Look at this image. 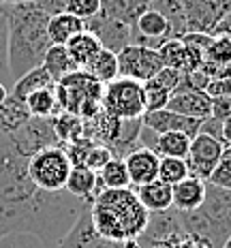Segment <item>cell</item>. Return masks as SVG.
Masks as SVG:
<instances>
[{"instance_id":"4dcf8cb0","label":"cell","mask_w":231,"mask_h":248,"mask_svg":"<svg viewBox=\"0 0 231 248\" xmlns=\"http://www.w3.org/2000/svg\"><path fill=\"white\" fill-rule=\"evenodd\" d=\"M146 90V103H148V111H158V109H167L169 99L173 96V92L163 84L158 77H152L143 84Z\"/></svg>"},{"instance_id":"b9f144b4","label":"cell","mask_w":231,"mask_h":248,"mask_svg":"<svg viewBox=\"0 0 231 248\" xmlns=\"http://www.w3.org/2000/svg\"><path fill=\"white\" fill-rule=\"evenodd\" d=\"M24 2H34V0H0V7H4V4H24Z\"/></svg>"},{"instance_id":"74e56055","label":"cell","mask_w":231,"mask_h":248,"mask_svg":"<svg viewBox=\"0 0 231 248\" xmlns=\"http://www.w3.org/2000/svg\"><path fill=\"white\" fill-rule=\"evenodd\" d=\"M205 92H208L210 96H231V77L210 81V86H208Z\"/></svg>"},{"instance_id":"2e32d148","label":"cell","mask_w":231,"mask_h":248,"mask_svg":"<svg viewBox=\"0 0 231 248\" xmlns=\"http://www.w3.org/2000/svg\"><path fill=\"white\" fill-rule=\"evenodd\" d=\"M128 178H131L133 188H139L143 184H150L154 180H158V165H161V156L154 154L148 148H137L133 152H128L124 156Z\"/></svg>"},{"instance_id":"44dd1931","label":"cell","mask_w":231,"mask_h":248,"mask_svg":"<svg viewBox=\"0 0 231 248\" xmlns=\"http://www.w3.org/2000/svg\"><path fill=\"white\" fill-rule=\"evenodd\" d=\"M66 193H71L73 197L92 203V199L101 193L99 186V173L92 171L88 167H73L69 180H66Z\"/></svg>"},{"instance_id":"7bdbcfd3","label":"cell","mask_w":231,"mask_h":248,"mask_svg":"<svg viewBox=\"0 0 231 248\" xmlns=\"http://www.w3.org/2000/svg\"><path fill=\"white\" fill-rule=\"evenodd\" d=\"M223 248H231V235L227 237V242H225V244H223Z\"/></svg>"},{"instance_id":"d6986e66","label":"cell","mask_w":231,"mask_h":248,"mask_svg":"<svg viewBox=\"0 0 231 248\" xmlns=\"http://www.w3.org/2000/svg\"><path fill=\"white\" fill-rule=\"evenodd\" d=\"M154 0H103L101 13L105 17H111L124 26H135L141 13H146L152 7Z\"/></svg>"},{"instance_id":"6da1fadb","label":"cell","mask_w":231,"mask_h":248,"mask_svg":"<svg viewBox=\"0 0 231 248\" xmlns=\"http://www.w3.org/2000/svg\"><path fill=\"white\" fill-rule=\"evenodd\" d=\"M28 158L11 135H0V240L28 233L45 248H58L90 203L66 190L47 193L28 175Z\"/></svg>"},{"instance_id":"277c9868","label":"cell","mask_w":231,"mask_h":248,"mask_svg":"<svg viewBox=\"0 0 231 248\" xmlns=\"http://www.w3.org/2000/svg\"><path fill=\"white\" fill-rule=\"evenodd\" d=\"M184 229L210 248H223L231 235V190L208 184L201 208L195 212H180Z\"/></svg>"},{"instance_id":"9c48e42d","label":"cell","mask_w":231,"mask_h":248,"mask_svg":"<svg viewBox=\"0 0 231 248\" xmlns=\"http://www.w3.org/2000/svg\"><path fill=\"white\" fill-rule=\"evenodd\" d=\"M161 71L163 60L156 49L131 43L118 51V73H120V77H128V79L146 84L148 79L156 77Z\"/></svg>"},{"instance_id":"30bf717a","label":"cell","mask_w":231,"mask_h":248,"mask_svg":"<svg viewBox=\"0 0 231 248\" xmlns=\"http://www.w3.org/2000/svg\"><path fill=\"white\" fill-rule=\"evenodd\" d=\"M188 32L212 34L231 13V0H180Z\"/></svg>"},{"instance_id":"f546056e","label":"cell","mask_w":231,"mask_h":248,"mask_svg":"<svg viewBox=\"0 0 231 248\" xmlns=\"http://www.w3.org/2000/svg\"><path fill=\"white\" fill-rule=\"evenodd\" d=\"M188 175H191V169H188V163L184 158H161V165H158V180L161 182L176 186L182 180H186Z\"/></svg>"},{"instance_id":"836d02e7","label":"cell","mask_w":231,"mask_h":248,"mask_svg":"<svg viewBox=\"0 0 231 248\" xmlns=\"http://www.w3.org/2000/svg\"><path fill=\"white\" fill-rule=\"evenodd\" d=\"M111 158H114V152H111L107 146H103V143H92V146L88 148V152H86L84 165H81V167H88V169H92V171L99 173Z\"/></svg>"},{"instance_id":"e575fe53","label":"cell","mask_w":231,"mask_h":248,"mask_svg":"<svg viewBox=\"0 0 231 248\" xmlns=\"http://www.w3.org/2000/svg\"><path fill=\"white\" fill-rule=\"evenodd\" d=\"M101 4L103 0H69L66 2V13L88 22V19L96 17L101 13Z\"/></svg>"},{"instance_id":"8fae6325","label":"cell","mask_w":231,"mask_h":248,"mask_svg":"<svg viewBox=\"0 0 231 248\" xmlns=\"http://www.w3.org/2000/svg\"><path fill=\"white\" fill-rule=\"evenodd\" d=\"M171 39H178L171 22L167 19V15H163L154 7H150L146 13H141L139 19L133 26V43L135 45H143V47L158 51L161 45H165Z\"/></svg>"},{"instance_id":"d4e9b609","label":"cell","mask_w":231,"mask_h":248,"mask_svg":"<svg viewBox=\"0 0 231 248\" xmlns=\"http://www.w3.org/2000/svg\"><path fill=\"white\" fill-rule=\"evenodd\" d=\"M41 66H43V69L49 73V77L54 79V84H58V81L64 79L66 75L79 71L75 66V62L71 60L66 45H51V47L47 49V54H45L43 64H41Z\"/></svg>"},{"instance_id":"5b68a950","label":"cell","mask_w":231,"mask_h":248,"mask_svg":"<svg viewBox=\"0 0 231 248\" xmlns=\"http://www.w3.org/2000/svg\"><path fill=\"white\" fill-rule=\"evenodd\" d=\"M103 90H105V86L86 71H75L56 84V96H58L60 109L73 113L81 120H90L103 111Z\"/></svg>"},{"instance_id":"7c38bea8","label":"cell","mask_w":231,"mask_h":248,"mask_svg":"<svg viewBox=\"0 0 231 248\" xmlns=\"http://www.w3.org/2000/svg\"><path fill=\"white\" fill-rule=\"evenodd\" d=\"M225 148L227 146H225L220 139L208 135V133H197V135L191 139V150H188V156H186L191 175L201 178L208 182L214 167L218 165L220 156H223Z\"/></svg>"},{"instance_id":"9a60e30c","label":"cell","mask_w":231,"mask_h":248,"mask_svg":"<svg viewBox=\"0 0 231 248\" xmlns=\"http://www.w3.org/2000/svg\"><path fill=\"white\" fill-rule=\"evenodd\" d=\"M205 120H195V118L180 116L176 111L169 109H158V111H146V116L141 118V124L146 128L154 131L156 135L161 133H186L188 137H195L201 131V124Z\"/></svg>"},{"instance_id":"7a4b0ae2","label":"cell","mask_w":231,"mask_h":248,"mask_svg":"<svg viewBox=\"0 0 231 248\" xmlns=\"http://www.w3.org/2000/svg\"><path fill=\"white\" fill-rule=\"evenodd\" d=\"M0 13L7 24V69L15 84L19 77L43 64L51 47L47 34L49 15L37 2L4 4Z\"/></svg>"},{"instance_id":"60d3db41","label":"cell","mask_w":231,"mask_h":248,"mask_svg":"<svg viewBox=\"0 0 231 248\" xmlns=\"http://www.w3.org/2000/svg\"><path fill=\"white\" fill-rule=\"evenodd\" d=\"M9 96H11V86L4 84V81H0V107L9 101Z\"/></svg>"},{"instance_id":"4fadbf2b","label":"cell","mask_w":231,"mask_h":248,"mask_svg":"<svg viewBox=\"0 0 231 248\" xmlns=\"http://www.w3.org/2000/svg\"><path fill=\"white\" fill-rule=\"evenodd\" d=\"M58 248H141V242L135 240V242L120 244V242H109L105 237H101L94 231V227H92L90 214L86 210L81 214V218L77 220V225L73 227V231L64 237Z\"/></svg>"},{"instance_id":"f1b7e54d","label":"cell","mask_w":231,"mask_h":248,"mask_svg":"<svg viewBox=\"0 0 231 248\" xmlns=\"http://www.w3.org/2000/svg\"><path fill=\"white\" fill-rule=\"evenodd\" d=\"M51 124H54V131H56V135H58L62 146L73 143L77 139L84 137V120L73 116V113L60 111L56 118H51Z\"/></svg>"},{"instance_id":"ffe728a7","label":"cell","mask_w":231,"mask_h":248,"mask_svg":"<svg viewBox=\"0 0 231 248\" xmlns=\"http://www.w3.org/2000/svg\"><path fill=\"white\" fill-rule=\"evenodd\" d=\"M135 193L139 197L141 205L150 214H161V212L173 208V186L161 182V180L139 186V188H135Z\"/></svg>"},{"instance_id":"7402d4cb","label":"cell","mask_w":231,"mask_h":248,"mask_svg":"<svg viewBox=\"0 0 231 248\" xmlns=\"http://www.w3.org/2000/svg\"><path fill=\"white\" fill-rule=\"evenodd\" d=\"M86 30V22L71 13H58L51 15L49 24H47V34L51 45H66L73 37L81 34Z\"/></svg>"},{"instance_id":"cb8c5ba5","label":"cell","mask_w":231,"mask_h":248,"mask_svg":"<svg viewBox=\"0 0 231 248\" xmlns=\"http://www.w3.org/2000/svg\"><path fill=\"white\" fill-rule=\"evenodd\" d=\"M66 49H69V56H71V60L75 62L77 69L84 71L86 66L96 58V54L103 49V45L90 30H84L81 34H77V37H73L66 43Z\"/></svg>"},{"instance_id":"8d00e7d4","label":"cell","mask_w":231,"mask_h":248,"mask_svg":"<svg viewBox=\"0 0 231 248\" xmlns=\"http://www.w3.org/2000/svg\"><path fill=\"white\" fill-rule=\"evenodd\" d=\"M216 122L231 118V96H212V116Z\"/></svg>"},{"instance_id":"52a82bcc","label":"cell","mask_w":231,"mask_h":248,"mask_svg":"<svg viewBox=\"0 0 231 248\" xmlns=\"http://www.w3.org/2000/svg\"><path fill=\"white\" fill-rule=\"evenodd\" d=\"M101 107L116 120H141L148 111L143 84L128 77H116L103 90Z\"/></svg>"},{"instance_id":"603a6c76","label":"cell","mask_w":231,"mask_h":248,"mask_svg":"<svg viewBox=\"0 0 231 248\" xmlns=\"http://www.w3.org/2000/svg\"><path fill=\"white\" fill-rule=\"evenodd\" d=\"M26 109H28L30 118H43V120H51L56 118L60 111V103L58 96H56V84L49 88H41V90H34L28 99L24 101Z\"/></svg>"},{"instance_id":"5bb4252c","label":"cell","mask_w":231,"mask_h":248,"mask_svg":"<svg viewBox=\"0 0 231 248\" xmlns=\"http://www.w3.org/2000/svg\"><path fill=\"white\" fill-rule=\"evenodd\" d=\"M86 30H90L96 39L101 41V45L105 49L118 54L120 49H124L126 45L133 43V28L124 26L111 17H105L103 13H99L96 17H92L86 22Z\"/></svg>"},{"instance_id":"ba28073f","label":"cell","mask_w":231,"mask_h":248,"mask_svg":"<svg viewBox=\"0 0 231 248\" xmlns=\"http://www.w3.org/2000/svg\"><path fill=\"white\" fill-rule=\"evenodd\" d=\"M141 248H210L184 229L178 210L150 214V225L139 237Z\"/></svg>"},{"instance_id":"ab89813d","label":"cell","mask_w":231,"mask_h":248,"mask_svg":"<svg viewBox=\"0 0 231 248\" xmlns=\"http://www.w3.org/2000/svg\"><path fill=\"white\" fill-rule=\"evenodd\" d=\"M220 137H223L225 146H231V118H227L223 122V126H220Z\"/></svg>"},{"instance_id":"1f68e13d","label":"cell","mask_w":231,"mask_h":248,"mask_svg":"<svg viewBox=\"0 0 231 248\" xmlns=\"http://www.w3.org/2000/svg\"><path fill=\"white\" fill-rule=\"evenodd\" d=\"M205 62H212V64H231V41L227 37L210 39V45L205 49Z\"/></svg>"},{"instance_id":"484cf974","label":"cell","mask_w":231,"mask_h":248,"mask_svg":"<svg viewBox=\"0 0 231 248\" xmlns=\"http://www.w3.org/2000/svg\"><path fill=\"white\" fill-rule=\"evenodd\" d=\"M49 86H54V79H51L49 73L43 69V66H39V69H32L30 73H26L24 77H19V79L15 81L13 88H11V96L15 101L24 103L34 90L49 88Z\"/></svg>"},{"instance_id":"83f0119b","label":"cell","mask_w":231,"mask_h":248,"mask_svg":"<svg viewBox=\"0 0 231 248\" xmlns=\"http://www.w3.org/2000/svg\"><path fill=\"white\" fill-rule=\"evenodd\" d=\"M101 190H116V188H131V178L124 158H111L109 163L99 171Z\"/></svg>"},{"instance_id":"d590c367","label":"cell","mask_w":231,"mask_h":248,"mask_svg":"<svg viewBox=\"0 0 231 248\" xmlns=\"http://www.w3.org/2000/svg\"><path fill=\"white\" fill-rule=\"evenodd\" d=\"M0 248H45L43 242L28 233H11L0 240Z\"/></svg>"},{"instance_id":"3957f363","label":"cell","mask_w":231,"mask_h":248,"mask_svg":"<svg viewBox=\"0 0 231 248\" xmlns=\"http://www.w3.org/2000/svg\"><path fill=\"white\" fill-rule=\"evenodd\" d=\"M94 231L109 242H135L150 225V212L141 205L135 188L101 190L88 208Z\"/></svg>"},{"instance_id":"ac0fdd59","label":"cell","mask_w":231,"mask_h":248,"mask_svg":"<svg viewBox=\"0 0 231 248\" xmlns=\"http://www.w3.org/2000/svg\"><path fill=\"white\" fill-rule=\"evenodd\" d=\"M208 193V182L201 178L188 175L180 184L173 186V210L178 212H195L201 208Z\"/></svg>"},{"instance_id":"e0dca14e","label":"cell","mask_w":231,"mask_h":248,"mask_svg":"<svg viewBox=\"0 0 231 248\" xmlns=\"http://www.w3.org/2000/svg\"><path fill=\"white\" fill-rule=\"evenodd\" d=\"M167 109L195 120H208L212 116V96L203 90H176Z\"/></svg>"},{"instance_id":"d6a6232c","label":"cell","mask_w":231,"mask_h":248,"mask_svg":"<svg viewBox=\"0 0 231 248\" xmlns=\"http://www.w3.org/2000/svg\"><path fill=\"white\" fill-rule=\"evenodd\" d=\"M208 184L218 186V188H225V190H231V146L225 148L223 156H220L216 167H214Z\"/></svg>"},{"instance_id":"f35d334b","label":"cell","mask_w":231,"mask_h":248,"mask_svg":"<svg viewBox=\"0 0 231 248\" xmlns=\"http://www.w3.org/2000/svg\"><path fill=\"white\" fill-rule=\"evenodd\" d=\"M34 2H37L39 7L51 17V15L64 13L66 11V2H69V0H34Z\"/></svg>"},{"instance_id":"8992f818","label":"cell","mask_w":231,"mask_h":248,"mask_svg":"<svg viewBox=\"0 0 231 248\" xmlns=\"http://www.w3.org/2000/svg\"><path fill=\"white\" fill-rule=\"evenodd\" d=\"M71 171H73V163H71L64 146H47L28 158L30 180L34 182V186H39L41 190H47V193L64 190Z\"/></svg>"},{"instance_id":"4316f807","label":"cell","mask_w":231,"mask_h":248,"mask_svg":"<svg viewBox=\"0 0 231 248\" xmlns=\"http://www.w3.org/2000/svg\"><path fill=\"white\" fill-rule=\"evenodd\" d=\"M84 71L90 73L96 81H101L103 86L111 84L116 77H120V73H118V54L103 47L99 54H96V58L92 60Z\"/></svg>"}]
</instances>
